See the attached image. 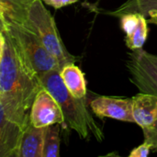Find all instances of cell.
Segmentation results:
<instances>
[{
    "mask_svg": "<svg viewBox=\"0 0 157 157\" xmlns=\"http://www.w3.org/2000/svg\"><path fill=\"white\" fill-rule=\"evenodd\" d=\"M3 33L5 45L0 62V98L11 118L29 125L32 102L43 87L41 78L11 29L7 26Z\"/></svg>",
    "mask_w": 157,
    "mask_h": 157,
    "instance_id": "obj_1",
    "label": "cell"
},
{
    "mask_svg": "<svg viewBox=\"0 0 157 157\" xmlns=\"http://www.w3.org/2000/svg\"><path fill=\"white\" fill-rule=\"evenodd\" d=\"M41 83L60 105L65 127L75 131L82 139H87L92 135L97 141H103V132L89 112L86 98H77L69 92L62 80L60 70H53L44 75Z\"/></svg>",
    "mask_w": 157,
    "mask_h": 157,
    "instance_id": "obj_2",
    "label": "cell"
},
{
    "mask_svg": "<svg viewBox=\"0 0 157 157\" xmlns=\"http://www.w3.org/2000/svg\"><path fill=\"white\" fill-rule=\"evenodd\" d=\"M24 26L38 36L45 49L57 60L61 69L64 65L75 62L76 58L66 50L55 20L44 6L42 0H36L33 3Z\"/></svg>",
    "mask_w": 157,
    "mask_h": 157,
    "instance_id": "obj_3",
    "label": "cell"
},
{
    "mask_svg": "<svg viewBox=\"0 0 157 157\" xmlns=\"http://www.w3.org/2000/svg\"><path fill=\"white\" fill-rule=\"evenodd\" d=\"M126 63L132 83L142 92L157 97V56L142 49L128 53Z\"/></svg>",
    "mask_w": 157,
    "mask_h": 157,
    "instance_id": "obj_4",
    "label": "cell"
},
{
    "mask_svg": "<svg viewBox=\"0 0 157 157\" xmlns=\"http://www.w3.org/2000/svg\"><path fill=\"white\" fill-rule=\"evenodd\" d=\"M22 44L34 69L41 78L53 70H61L57 60L45 49L38 36L25 26L7 24Z\"/></svg>",
    "mask_w": 157,
    "mask_h": 157,
    "instance_id": "obj_5",
    "label": "cell"
},
{
    "mask_svg": "<svg viewBox=\"0 0 157 157\" xmlns=\"http://www.w3.org/2000/svg\"><path fill=\"white\" fill-rule=\"evenodd\" d=\"M29 120L30 123L37 128L57 123L64 126V118L60 105L44 87L39 91L32 102Z\"/></svg>",
    "mask_w": 157,
    "mask_h": 157,
    "instance_id": "obj_6",
    "label": "cell"
},
{
    "mask_svg": "<svg viewBox=\"0 0 157 157\" xmlns=\"http://www.w3.org/2000/svg\"><path fill=\"white\" fill-rule=\"evenodd\" d=\"M24 125L9 116L0 98V157H17Z\"/></svg>",
    "mask_w": 157,
    "mask_h": 157,
    "instance_id": "obj_7",
    "label": "cell"
},
{
    "mask_svg": "<svg viewBox=\"0 0 157 157\" xmlns=\"http://www.w3.org/2000/svg\"><path fill=\"white\" fill-rule=\"evenodd\" d=\"M90 108L93 113L101 120L110 118L125 122H134L132 98L100 96L90 102Z\"/></svg>",
    "mask_w": 157,
    "mask_h": 157,
    "instance_id": "obj_8",
    "label": "cell"
},
{
    "mask_svg": "<svg viewBox=\"0 0 157 157\" xmlns=\"http://www.w3.org/2000/svg\"><path fill=\"white\" fill-rule=\"evenodd\" d=\"M132 117L141 128L147 127L157 121V97L140 93L132 98Z\"/></svg>",
    "mask_w": 157,
    "mask_h": 157,
    "instance_id": "obj_9",
    "label": "cell"
},
{
    "mask_svg": "<svg viewBox=\"0 0 157 157\" xmlns=\"http://www.w3.org/2000/svg\"><path fill=\"white\" fill-rule=\"evenodd\" d=\"M45 130L29 123L22 134L17 157H43Z\"/></svg>",
    "mask_w": 157,
    "mask_h": 157,
    "instance_id": "obj_10",
    "label": "cell"
},
{
    "mask_svg": "<svg viewBox=\"0 0 157 157\" xmlns=\"http://www.w3.org/2000/svg\"><path fill=\"white\" fill-rule=\"evenodd\" d=\"M36 0H0V8L6 24L24 26L29 11Z\"/></svg>",
    "mask_w": 157,
    "mask_h": 157,
    "instance_id": "obj_11",
    "label": "cell"
},
{
    "mask_svg": "<svg viewBox=\"0 0 157 157\" xmlns=\"http://www.w3.org/2000/svg\"><path fill=\"white\" fill-rule=\"evenodd\" d=\"M62 80L69 92L77 98H85L86 95V83L85 75L78 66L68 63L60 70Z\"/></svg>",
    "mask_w": 157,
    "mask_h": 157,
    "instance_id": "obj_12",
    "label": "cell"
},
{
    "mask_svg": "<svg viewBox=\"0 0 157 157\" xmlns=\"http://www.w3.org/2000/svg\"><path fill=\"white\" fill-rule=\"evenodd\" d=\"M151 10H157V0H127L119 8L107 13L118 17L128 13H138L148 17Z\"/></svg>",
    "mask_w": 157,
    "mask_h": 157,
    "instance_id": "obj_13",
    "label": "cell"
},
{
    "mask_svg": "<svg viewBox=\"0 0 157 157\" xmlns=\"http://www.w3.org/2000/svg\"><path fill=\"white\" fill-rule=\"evenodd\" d=\"M60 124L46 127L43 157H58L60 155Z\"/></svg>",
    "mask_w": 157,
    "mask_h": 157,
    "instance_id": "obj_14",
    "label": "cell"
},
{
    "mask_svg": "<svg viewBox=\"0 0 157 157\" xmlns=\"http://www.w3.org/2000/svg\"><path fill=\"white\" fill-rule=\"evenodd\" d=\"M138 18L139 20L136 29L130 36H126L125 38L126 45L132 51L142 49L147 39V34H148L147 19L144 16L141 14H139Z\"/></svg>",
    "mask_w": 157,
    "mask_h": 157,
    "instance_id": "obj_15",
    "label": "cell"
},
{
    "mask_svg": "<svg viewBox=\"0 0 157 157\" xmlns=\"http://www.w3.org/2000/svg\"><path fill=\"white\" fill-rule=\"evenodd\" d=\"M138 13H128L121 17V28L126 36H130L138 25Z\"/></svg>",
    "mask_w": 157,
    "mask_h": 157,
    "instance_id": "obj_16",
    "label": "cell"
},
{
    "mask_svg": "<svg viewBox=\"0 0 157 157\" xmlns=\"http://www.w3.org/2000/svg\"><path fill=\"white\" fill-rule=\"evenodd\" d=\"M142 129L144 142L151 146L152 151L157 152V121L151 125Z\"/></svg>",
    "mask_w": 157,
    "mask_h": 157,
    "instance_id": "obj_17",
    "label": "cell"
},
{
    "mask_svg": "<svg viewBox=\"0 0 157 157\" xmlns=\"http://www.w3.org/2000/svg\"><path fill=\"white\" fill-rule=\"evenodd\" d=\"M151 151H152L151 146L147 143L144 142L143 144H141L140 146L134 148L131 152L130 157H146L150 155Z\"/></svg>",
    "mask_w": 157,
    "mask_h": 157,
    "instance_id": "obj_18",
    "label": "cell"
},
{
    "mask_svg": "<svg viewBox=\"0 0 157 157\" xmlns=\"http://www.w3.org/2000/svg\"><path fill=\"white\" fill-rule=\"evenodd\" d=\"M42 1L45 4H47L54 8H61L63 6L76 3L78 0H42Z\"/></svg>",
    "mask_w": 157,
    "mask_h": 157,
    "instance_id": "obj_19",
    "label": "cell"
},
{
    "mask_svg": "<svg viewBox=\"0 0 157 157\" xmlns=\"http://www.w3.org/2000/svg\"><path fill=\"white\" fill-rule=\"evenodd\" d=\"M147 22L151 24H155L157 26V10H151L148 13V18Z\"/></svg>",
    "mask_w": 157,
    "mask_h": 157,
    "instance_id": "obj_20",
    "label": "cell"
},
{
    "mask_svg": "<svg viewBox=\"0 0 157 157\" xmlns=\"http://www.w3.org/2000/svg\"><path fill=\"white\" fill-rule=\"evenodd\" d=\"M7 29V24L3 15V12L0 8V32H4Z\"/></svg>",
    "mask_w": 157,
    "mask_h": 157,
    "instance_id": "obj_21",
    "label": "cell"
},
{
    "mask_svg": "<svg viewBox=\"0 0 157 157\" xmlns=\"http://www.w3.org/2000/svg\"><path fill=\"white\" fill-rule=\"evenodd\" d=\"M4 45H5V36L3 32H0V62L3 56V52H4Z\"/></svg>",
    "mask_w": 157,
    "mask_h": 157,
    "instance_id": "obj_22",
    "label": "cell"
}]
</instances>
